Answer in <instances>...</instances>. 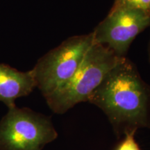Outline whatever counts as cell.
Wrapping results in <instances>:
<instances>
[{
    "label": "cell",
    "instance_id": "obj_1",
    "mask_svg": "<svg viewBox=\"0 0 150 150\" xmlns=\"http://www.w3.org/2000/svg\"><path fill=\"white\" fill-rule=\"evenodd\" d=\"M88 102L104 112L117 138L138 129H150V86L127 57L108 71Z\"/></svg>",
    "mask_w": 150,
    "mask_h": 150
},
{
    "label": "cell",
    "instance_id": "obj_2",
    "mask_svg": "<svg viewBox=\"0 0 150 150\" xmlns=\"http://www.w3.org/2000/svg\"><path fill=\"white\" fill-rule=\"evenodd\" d=\"M121 58L107 46L94 42L72 77L45 98L49 107L55 113L63 114L79 103L88 102L91 94Z\"/></svg>",
    "mask_w": 150,
    "mask_h": 150
},
{
    "label": "cell",
    "instance_id": "obj_3",
    "mask_svg": "<svg viewBox=\"0 0 150 150\" xmlns=\"http://www.w3.org/2000/svg\"><path fill=\"white\" fill-rule=\"evenodd\" d=\"M94 43L93 32L67 38L41 57L32 69L36 86L45 98L66 83Z\"/></svg>",
    "mask_w": 150,
    "mask_h": 150
},
{
    "label": "cell",
    "instance_id": "obj_4",
    "mask_svg": "<svg viewBox=\"0 0 150 150\" xmlns=\"http://www.w3.org/2000/svg\"><path fill=\"white\" fill-rule=\"evenodd\" d=\"M57 138L51 117L29 108H8L0 121V150H42Z\"/></svg>",
    "mask_w": 150,
    "mask_h": 150
},
{
    "label": "cell",
    "instance_id": "obj_5",
    "mask_svg": "<svg viewBox=\"0 0 150 150\" xmlns=\"http://www.w3.org/2000/svg\"><path fill=\"white\" fill-rule=\"evenodd\" d=\"M150 27L147 11L127 7H112L93 31L94 42L107 46L119 57H126L137 35Z\"/></svg>",
    "mask_w": 150,
    "mask_h": 150
},
{
    "label": "cell",
    "instance_id": "obj_6",
    "mask_svg": "<svg viewBox=\"0 0 150 150\" xmlns=\"http://www.w3.org/2000/svg\"><path fill=\"white\" fill-rule=\"evenodd\" d=\"M36 87L33 70L21 72L0 63V102L8 108L16 106L17 99L30 95Z\"/></svg>",
    "mask_w": 150,
    "mask_h": 150
},
{
    "label": "cell",
    "instance_id": "obj_7",
    "mask_svg": "<svg viewBox=\"0 0 150 150\" xmlns=\"http://www.w3.org/2000/svg\"><path fill=\"white\" fill-rule=\"evenodd\" d=\"M113 7H127L147 11L150 6V0H115Z\"/></svg>",
    "mask_w": 150,
    "mask_h": 150
},
{
    "label": "cell",
    "instance_id": "obj_8",
    "mask_svg": "<svg viewBox=\"0 0 150 150\" xmlns=\"http://www.w3.org/2000/svg\"><path fill=\"white\" fill-rule=\"evenodd\" d=\"M136 131H131L125 135V138L122 140L114 150H141L139 145L135 138Z\"/></svg>",
    "mask_w": 150,
    "mask_h": 150
},
{
    "label": "cell",
    "instance_id": "obj_9",
    "mask_svg": "<svg viewBox=\"0 0 150 150\" xmlns=\"http://www.w3.org/2000/svg\"><path fill=\"white\" fill-rule=\"evenodd\" d=\"M148 54H149V60L150 63V40L149 42V46H148Z\"/></svg>",
    "mask_w": 150,
    "mask_h": 150
},
{
    "label": "cell",
    "instance_id": "obj_10",
    "mask_svg": "<svg viewBox=\"0 0 150 150\" xmlns=\"http://www.w3.org/2000/svg\"><path fill=\"white\" fill-rule=\"evenodd\" d=\"M148 13H149L150 14V6H149V10H148Z\"/></svg>",
    "mask_w": 150,
    "mask_h": 150
}]
</instances>
